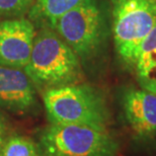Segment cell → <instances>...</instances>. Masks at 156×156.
I'll list each match as a JSON object with an SVG mask.
<instances>
[{
    "mask_svg": "<svg viewBox=\"0 0 156 156\" xmlns=\"http://www.w3.org/2000/svg\"><path fill=\"white\" fill-rule=\"evenodd\" d=\"M83 1L85 0H34L29 15L32 20L42 26H49L52 21Z\"/></svg>",
    "mask_w": 156,
    "mask_h": 156,
    "instance_id": "10",
    "label": "cell"
},
{
    "mask_svg": "<svg viewBox=\"0 0 156 156\" xmlns=\"http://www.w3.org/2000/svg\"><path fill=\"white\" fill-rule=\"evenodd\" d=\"M36 32L35 24L29 18L0 20V66L24 69Z\"/></svg>",
    "mask_w": 156,
    "mask_h": 156,
    "instance_id": "7",
    "label": "cell"
},
{
    "mask_svg": "<svg viewBox=\"0 0 156 156\" xmlns=\"http://www.w3.org/2000/svg\"><path fill=\"white\" fill-rule=\"evenodd\" d=\"M43 104L50 124L83 125L108 130L111 122L105 95L88 84L76 83L46 90Z\"/></svg>",
    "mask_w": 156,
    "mask_h": 156,
    "instance_id": "2",
    "label": "cell"
},
{
    "mask_svg": "<svg viewBox=\"0 0 156 156\" xmlns=\"http://www.w3.org/2000/svg\"><path fill=\"white\" fill-rule=\"evenodd\" d=\"M24 71L41 94L46 90L80 83L82 68L75 52L50 27L37 30Z\"/></svg>",
    "mask_w": 156,
    "mask_h": 156,
    "instance_id": "1",
    "label": "cell"
},
{
    "mask_svg": "<svg viewBox=\"0 0 156 156\" xmlns=\"http://www.w3.org/2000/svg\"><path fill=\"white\" fill-rule=\"evenodd\" d=\"M33 4L34 0H0V20L24 17Z\"/></svg>",
    "mask_w": 156,
    "mask_h": 156,
    "instance_id": "12",
    "label": "cell"
},
{
    "mask_svg": "<svg viewBox=\"0 0 156 156\" xmlns=\"http://www.w3.org/2000/svg\"><path fill=\"white\" fill-rule=\"evenodd\" d=\"M1 156H39L38 146L30 137L12 133L6 140Z\"/></svg>",
    "mask_w": 156,
    "mask_h": 156,
    "instance_id": "11",
    "label": "cell"
},
{
    "mask_svg": "<svg viewBox=\"0 0 156 156\" xmlns=\"http://www.w3.org/2000/svg\"><path fill=\"white\" fill-rule=\"evenodd\" d=\"M10 134H12V132L9 122L4 115L0 113V156L2 155L3 147H4L6 140L10 136Z\"/></svg>",
    "mask_w": 156,
    "mask_h": 156,
    "instance_id": "13",
    "label": "cell"
},
{
    "mask_svg": "<svg viewBox=\"0 0 156 156\" xmlns=\"http://www.w3.org/2000/svg\"><path fill=\"white\" fill-rule=\"evenodd\" d=\"M134 69L142 88L156 94V23L139 47Z\"/></svg>",
    "mask_w": 156,
    "mask_h": 156,
    "instance_id": "9",
    "label": "cell"
},
{
    "mask_svg": "<svg viewBox=\"0 0 156 156\" xmlns=\"http://www.w3.org/2000/svg\"><path fill=\"white\" fill-rule=\"evenodd\" d=\"M111 7L118 55L134 68L139 47L156 23V0H111Z\"/></svg>",
    "mask_w": 156,
    "mask_h": 156,
    "instance_id": "4",
    "label": "cell"
},
{
    "mask_svg": "<svg viewBox=\"0 0 156 156\" xmlns=\"http://www.w3.org/2000/svg\"><path fill=\"white\" fill-rule=\"evenodd\" d=\"M39 156H116L119 143L108 132L74 124H49L36 138Z\"/></svg>",
    "mask_w": 156,
    "mask_h": 156,
    "instance_id": "3",
    "label": "cell"
},
{
    "mask_svg": "<svg viewBox=\"0 0 156 156\" xmlns=\"http://www.w3.org/2000/svg\"><path fill=\"white\" fill-rule=\"evenodd\" d=\"M122 108L128 125L138 138H155L156 94L144 89H128L122 96Z\"/></svg>",
    "mask_w": 156,
    "mask_h": 156,
    "instance_id": "8",
    "label": "cell"
},
{
    "mask_svg": "<svg viewBox=\"0 0 156 156\" xmlns=\"http://www.w3.org/2000/svg\"><path fill=\"white\" fill-rule=\"evenodd\" d=\"M47 27L54 30L81 59L93 57L105 40V15L96 0H85Z\"/></svg>",
    "mask_w": 156,
    "mask_h": 156,
    "instance_id": "5",
    "label": "cell"
},
{
    "mask_svg": "<svg viewBox=\"0 0 156 156\" xmlns=\"http://www.w3.org/2000/svg\"><path fill=\"white\" fill-rule=\"evenodd\" d=\"M0 108L18 116L39 112L38 90L24 69L0 66Z\"/></svg>",
    "mask_w": 156,
    "mask_h": 156,
    "instance_id": "6",
    "label": "cell"
}]
</instances>
